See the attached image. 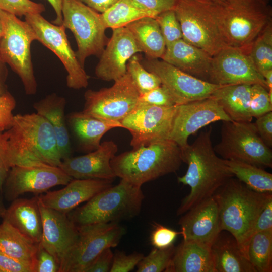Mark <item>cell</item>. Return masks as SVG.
I'll return each instance as SVG.
<instances>
[{"mask_svg": "<svg viewBox=\"0 0 272 272\" xmlns=\"http://www.w3.org/2000/svg\"><path fill=\"white\" fill-rule=\"evenodd\" d=\"M0 10L17 17L31 14H41L45 11L44 6L31 0H0Z\"/></svg>", "mask_w": 272, "mask_h": 272, "instance_id": "60d3db41", "label": "cell"}, {"mask_svg": "<svg viewBox=\"0 0 272 272\" xmlns=\"http://www.w3.org/2000/svg\"><path fill=\"white\" fill-rule=\"evenodd\" d=\"M259 1H263V2H265L268 3L269 0H259Z\"/></svg>", "mask_w": 272, "mask_h": 272, "instance_id": "6125c7cd", "label": "cell"}, {"mask_svg": "<svg viewBox=\"0 0 272 272\" xmlns=\"http://www.w3.org/2000/svg\"><path fill=\"white\" fill-rule=\"evenodd\" d=\"M221 140L214 147L222 159L259 167H272V150L262 140L254 123L222 121Z\"/></svg>", "mask_w": 272, "mask_h": 272, "instance_id": "9c48e42d", "label": "cell"}, {"mask_svg": "<svg viewBox=\"0 0 272 272\" xmlns=\"http://www.w3.org/2000/svg\"><path fill=\"white\" fill-rule=\"evenodd\" d=\"M62 25L73 34L77 57L84 67L87 58L99 57L107 42L101 13L79 0H62Z\"/></svg>", "mask_w": 272, "mask_h": 272, "instance_id": "30bf717a", "label": "cell"}, {"mask_svg": "<svg viewBox=\"0 0 272 272\" xmlns=\"http://www.w3.org/2000/svg\"><path fill=\"white\" fill-rule=\"evenodd\" d=\"M15 106V99L9 91L0 95V128L3 131L12 125L14 117L12 112Z\"/></svg>", "mask_w": 272, "mask_h": 272, "instance_id": "bcb514c9", "label": "cell"}, {"mask_svg": "<svg viewBox=\"0 0 272 272\" xmlns=\"http://www.w3.org/2000/svg\"><path fill=\"white\" fill-rule=\"evenodd\" d=\"M125 27L132 35L141 52L145 54L146 58L161 59L166 50V44L155 17L141 18Z\"/></svg>", "mask_w": 272, "mask_h": 272, "instance_id": "1f68e13d", "label": "cell"}, {"mask_svg": "<svg viewBox=\"0 0 272 272\" xmlns=\"http://www.w3.org/2000/svg\"><path fill=\"white\" fill-rule=\"evenodd\" d=\"M87 6L96 11L102 13L118 0H79Z\"/></svg>", "mask_w": 272, "mask_h": 272, "instance_id": "db71d44e", "label": "cell"}, {"mask_svg": "<svg viewBox=\"0 0 272 272\" xmlns=\"http://www.w3.org/2000/svg\"><path fill=\"white\" fill-rule=\"evenodd\" d=\"M213 57L183 39L166 47L161 59L194 77L208 82Z\"/></svg>", "mask_w": 272, "mask_h": 272, "instance_id": "cb8c5ba5", "label": "cell"}, {"mask_svg": "<svg viewBox=\"0 0 272 272\" xmlns=\"http://www.w3.org/2000/svg\"><path fill=\"white\" fill-rule=\"evenodd\" d=\"M114 82L108 88L87 90L82 111L106 120L119 122L129 114L138 103L140 93L127 73Z\"/></svg>", "mask_w": 272, "mask_h": 272, "instance_id": "4fadbf2b", "label": "cell"}, {"mask_svg": "<svg viewBox=\"0 0 272 272\" xmlns=\"http://www.w3.org/2000/svg\"><path fill=\"white\" fill-rule=\"evenodd\" d=\"M2 218L27 238L36 243H40L42 222L38 195L31 199L17 198L13 200Z\"/></svg>", "mask_w": 272, "mask_h": 272, "instance_id": "d4e9b609", "label": "cell"}, {"mask_svg": "<svg viewBox=\"0 0 272 272\" xmlns=\"http://www.w3.org/2000/svg\"><path fill=\"white\" fill-rule=\"evenodd\" d=\"M269 230H272V198L268 201L246 237L245 248L246 256L247 247L251 238L257 233Z\"/></svg>", "mask_w": 272, "mask_h": 272, "instance_id": "f6af8a7d", "label": "cell"}, {"mask_svg": "<svg viewBox=\"0 0 272 272\" xmlns=\"http://www.w3.org/2000/svg\"><path fill=\"white\" fill-rule=\"evenodd\" d=\"M111 248L103 250L86 269L85 272H109L110 271L114 254Z\"/></svg>", "mask_w": 272, "mask_h": 272, "instance_id": "f907efd6", "label": "cell"}, {"mask_svg": "<svg viewBox=\"0 0 272 272\" xmlns=\"http://www.w3.org/2000/svg\"><path fill=\"white\" fill-rule=\"evenodd\" d=\"M258 134L264 143L272 148V111L256 118L254 123Z\"/></svg>", "mask_w": 272, "mask_h": 272, "instance_id": "816d5d0a", "label": "cell"}, {"mask_svg": "<svg viewBox=\"0 0 272 272\" xmlns=\"http://www.w3.org/2000/svg\"><path fill=\"white\" fill-rule=\"evenodd\" d=\"M216 2L178 0L174 8L181 26L182 39L212 57L227 46L215 16Z\"/></svg>", "mask_w": 272, "mask_h": 272, "instance_id": "ba28073f", "label": "cell"}, {"mask_svg": "<svg viewBox=\"0 0 272 272\" xmlns=\"http://www.w3.org/2000/svg\"><path fill=\"white\" fill-rule=\"evenodd\" d=\"M67 127L84 151L90 152L99 148L103 136L114 128H123L119 121L106 120L83 111L74 112L66 117Z\"/></svg>", "mask_w": 272, "mask_h": 272, "instance_id": "484cf974", "label": "cell"}, {"mask_svg": "<svg viewBox=\"0 0 272 272\" xmlns=\"http://www.w3.org/2000/svg\"><path fill=\"white\" fill-rule=\"evenodd\" d=\"M212 127L200 132L194 142L181 149L183 162L188 165L185 174L178 177L179 183L190 188L182 200L177 215L184 214L191 208L213 196L228 179L234 177L224 159L215 152L211 140Z\"/></svg>", "mask_w": 272, "mask_h": 272, "instance_id": "6da1fadb", "label": "cell"}, {"mask_svg": "<svg viewBox=\"0 0 272 272\" xmlns=\"http://www.w3.org/2000/svg\"><path fill=\"white\" fill-rule=\"evenodd\" d=\"M59 264L55 257L39 243L34 272H59Z\"/></svg>", "mask_w": 272, "mask_h": 272, "instance_id": "c3c4849f", "label": "cell"}, {"mask_svg": "<svg viewBox=\"0 0 272 272\" xmlns=\"http://www.w3.org/2000/svg\"><path fill=\"white\" fill-rule=\"evenodd\" d=\"M6 64L0 57V95L8 91L6 84L8 74Z\"/></svg>", "mask_w": 272, "mask_h": 272, "instance_id": "11a10c76", "label": "cell"}, {"mask_svg": "<svg viewBox=\"0 0 272 272\" xmlns=\"http://www.w3.org/2000/svg\"><path fill=\"white\" fill-rule=\"evenodd\" d=\"M175 248L173 245L163 249L154 248L139 262L137 271H165L173 255Z\"/></svg>", "mask_w": 272, "mask_h": 272, "instance_id": "74e56055", "label": "cell"}, {"mask_svg": "<svg viewBox=\"0 0 272 272\" xmlns=\"http://www.w3.org/2000/svg\"><path fill=\"white\" fill-rule=\"evenodd\" d=\"M66 100L55 93L47 95L33 104L36 113L46 118L54 131L62 161L72 156V147L65 116Z\"/></svg>", "mask_w": 272, "mask_h": 272, "instance_id": "83f0119b", "label": "cell"}, {"mask_svg": "<svg viewBox=\"0 0 272 272\" xmlns=\"http://www.w3.org/2000/svg\"><path fill=\"white\" fill-rule=\"evenodd\" d=\"M53 8L56 17L52 23L57 25H61L62 23V0H47Z\"/></svg>", "mask_w": 272, "mask_h": 272, "instance_id": "9f6ffc18", "label": "cell"}, {"mask_svg": "<svg viewBox=\"0 0 272 272\" xmlns=\"http://www.w3.org/2000/svg\"><path fill=\"white\" fill-rule=\"evenodd\" d=\"M8 130L0 132V194H3V186L11 168L8 159Z\"/></svg>", "mask_w": 272, "mask_h": 272, "instance_id": "681fc988", "label": "cell"}, {"mask_svg": "<svg viewBox=\"0 0 272 272\" xmlns=\"http://www.w3.org/2000/svg\"><path fill=\"white\" fill-rule=\"evenodd\" d=\"M271 7L259 0H225L216 3L215 16L227 46L249 50L271 22Z\"/></svg>", "mask_w": 272, "mask_h": 272, "instance_id": "5b68a950", "label": "cell"}, {"mask_svg": "<svg viewBox=\"0 0 272 272\" xmlns=\"http://www.w3.org/2000/svg\"><path fill=\"white\" fill-rule=\"evenodd\" d=\"M165 272H216L211 246L183 240L177 247Z\"/></svg>", "mask_w": 272, "mask_h": 272, "instance_id": "4316f807", "label": "cell"}, {"mask_svg": "<svg viewBox=\"0 0 272 272\" xmlns=\"http://www.w3.org/2000/svg\"><path fill=\"white\" fill-rule=\"evenodd\" d=\"M38 203L42 222L40 244L55 257L60 265L77 240L78 227L66 214L44 206L39 198Z\"/></svg>", "mask_w": 272, "mask_h": 272, "instance_id": "ffe728a7", "label": "cell"}, {"mask_svg": "<svg viewBox=\"0 0 272 272\" xmlns=\"http://www.w3.org/2000/svg\"><path fill=\"white\" fill-rule=\"evenodd\" d=\"M211 250L216 272H255L230 233L222 231L212 244Z\"/></svg>", "mask_w": 272, "mask_h": 272, "instance_id": "f1b7e54d", "label": "cell"}, {"mask_svg": "<svg viewBox=\"0 0 272 272\" xmlns=\"http://www.w3.org/2000/svg\"><path fill=\"white\" fill-rule=\"evenodd\" d=\"M178 224L183 240L198 242L211 246L222 231L219 207L214 196L186 212Z\"/></svg>", "mask_w": 272, "mask_h": 272, "instance_id": "44dd1931", "label": "cell"}, {"mask_svg": "<svg viewBox=\"0 0 272 272\" xmlns=\"http://www.w3.org/2000/svg\"><path fill=\"white\" fill-rule=\"evenodd\" d=\"M140 60L146 70L159 77L176 105L210 97L222 86L194 77L162 59L140 57Z\"/></svg>", "mask_w": 272, "mask_h": 272, "instance_id": "2e32d148", "label": "cell"}, {"mask_svg": "<svg viewBox=\"0 0 272 272\" xmlns=\"http://www.w3.org/2000/svg\"><path fill=\"white\" fill-rule=\"evenodd\" d=\"M139 52L141 50L126 27L112 29L95 67L96 77L106 81L119 79L127 73L128 60Z\"/></svg>", "mask_w": 272, "mask_h": 272, "instance_id": "d6986e66", "label": "cell"}, {"mask_svg": "<svg viewBox=\"0 0 272 272\" xmlns=\"http://www.w3.org/2000/svg\"><path fill=\"white\" fill-rule=\"evenodd\" d=\"M144 195L141 186L121 179L69 214L77 226L107 223L132 218L140 212Z\"/></svg>", "mask_w": 272, "mask_h": 272, "instance_id": "8992f818", "label": "cell"}, {"mask_svg": "<svg viewBox=\"0 0 272 272\" xmlns=\"http://www.w3.org/2000/svg\"><path fill=\"white\" fill-rule=\"evenodd\" d=\"M234 176L250 189L261 193H272V174L257 166L225 160Z\"/></svg>", "mask_w": 272, "mask_h": 272, "instance_id": "d6a6232c", "label": "cell"}, {"mask_svg": "<svg viewBox=\"0 0 272 272\" xmlns=\"http://www.w3.org/2000/svg\"><path fill=\"white\" fill-rule=\"evenodd\" d=\"M249 54L261 74L272 70V23L270 22L250 46Z\"/></svg>", "mask_w": 272, "mask_h": 272, "instance_id": "d590c367", "label": "cell"}, {"mask_svg": "<svg viewBox=\"0 0 272 272\" xmlns=\"http://www.w3.org/2000/svg\"><path fill=\"white\" fill-rule=\"evenodd\" d=\"M117 151L113 141H105L87 154L63 160L59 167L73 179L113 180L116 176L110 161Z\"/></svg>", "mask_w": 272, "mask_h": 272, "instance_id": "7402d4cb", "label": "cell"}, {"mask_svg": "<svg viewBox=\"0 0 272 272\" xmlns=\"http://www.w3.org/2000/svg\"><path fill=\"white\" fill-rule=\"evenodd\" d=\"M0 19L3 25V32L0 37V57L19 77L26 94L34 95L37 84L32 61L31 45L36 40L35 33L27 22L2 10Z\"/></svg>", "mask_w": 272, "mask_h": 272, "instance_id": "52a82bcc", "label": "cell"}, {"mask_svg": "<svg viewBox=\"0 0 272 272\" xmlns=\"http://www.w3.org/2000/svg\"><path fill=\"white\" fill-rule=\"evenodd\" d=\"M77 227L78 238L60 263L59 272H85L103 250L116 247L125 234L117 222Z\"/></svg>", "mask_w": 272, "mask_h": 272, "instance_id": "8fae6325", "label": "cell"}, {"mask_svg": "<svg viewBox=\"0 0 272 272\" xmlns=\"http://www.w3.org/2000/svg\"><path fill=\"white\" fill-rule=\"evenodd\" d=\"M3 32V25L1 21V20L0 19V37L2 35Z\"/></svg>", "mask_w": 272, "mask_h": 272, "instance_id": "91938a15", "label": "cell"}, {"mask_svg": "<svg viewBox=\"0 0 272 272\" xmlns=\"http://www.w3.org/2000/svg\"><path fill=\"white\" fill-rule=\"evenodd\" d=\"M232 121L221 105L212 97L176 105L168 140L180 149L199 129L218 121Z\"/></svg>", "mask_w": 272, "mask_h": 272, "instance_id": "ac0fdd59", "label": "cell"}, {"mask_svg": "<svg viewBox=\"0 0 272 272\" xmlns=\"http://www.w3.org/2000/svg\"><path fill=\"white\" fill-rule=\"evenodd\" d=\"M268 91L272 89V70L264 72L262 74Z\"/></svg>", "mask_w": 272, "mask_h": 272, "instance_id": "6f0895ef", "label": "cell"}, {"mask_svg": "<svg viewBox=\"0 0 272 272\" xmlns=\"http://www.w3.org/2000/svg\"><path fill=\"white\" fill-rule=\"evenodd\" d=\"M249 51L227 45L223 47L213 56L208 82L221 86L258 84L267 90Z\"/></svg>", "mask_w": 272, "mask_h": 272, "instance_id": "e0dca14e", "label": "cell"}, {"mask_svg": "<svg viewBox=\"0 0 272 272\" xmlns=\"http://www.w3.org/2000/svg\"><path fill=\"white\" fill-rule=\"evenodd\" d=\"M73 178L59 167L40 164L12 167L5 181L3 194L10 201L25 193L36 194L58 185H65Z\"/></svg>", "mask_w": 272, "mask_h": 272, "instance_id": "9a60e30c", "label": "cell"}, {"mask_svg": "<svg viewBox=\"0 0 272 272\" xmlns=\"http://www.w3.org/2000/svg\"><path fill=\"white\" fill-rule=\"evenodd\" d=\"M11 167L45 164L59 167L62 160L53 128L36 113L14 115L8 130Z\"/></svg>", "mask_w": 272, "mask_h": 272, "instance_id": "7a4b0ae2", "label": "cell"}, {"mask_svg": "<svg viewBox=\"0 0 272 272\" xmlns=\"http://www.w3.org/2000/svg\"><path fill=\"white\" fill-rule=\"evenodd\" d=\"M142 253L134 252L126 255L124 252L117 251L114 254L110 272H129L133 269L144 257Z\"/></svg>", "mask_w": 272, "mask_h": 272, "instance_id": "ee69618b", "label": "cell"}, {"mask_svg": "<svg viewBox=\"0 0 272 272\" xmlns=\"http://www.w3.org/2000/svg\"><path fill=\"white\" fill-rule=\"evenodd\" d=\"M39 243L23 235L8 222L0 224V251L27 265L34 272Z\"/></svg>", "mask_w": 272, "mask_h": 272, "instance_id": "4dcf8cb0", "label": "cell"}, {"mask_svg": "<svg viewBox=\"0 0 272 272\" xmlns=\"http://www.w3.org/2000/svg\"><path fill=\"white\" fill-rule=\"evenodd\" d=\"M247 257L255 272L272 271V230L259 232L251 238Z\"/></svg>", "mask_w": 272, "mask_h": 272, "instance_id": "836d02e7", "label": "cell"}, {"mask_svg": "<svg viewBox=\"0 0 272 272\" xmlns=\"http://www.w3.org/2000/svg\"><path fill=\"white\" fill-rule=\"evenodd\" d=\"M155 18L160 27L166 47L182 39L181 26L174 9L162 12Z\"/></svg>", "mask_w": 272, "mask_h": 272, "instance_id": "f35d334b", "label": "cell"}, {"mask_svg": "<svg viewBox=\"0 0 272 272\" xmlns=\"http://www.w3.org/2000/svg\"><path fill=\"white\" fill-rule=\"evenodd\" d=\"M176 105L158 107L138 102L120 121L131 135L130 145L133 149L168 140Z\"/></svg>", "mask_w": 272, "mask_h": 272, "instance_id": "5bb4252c", "label": "cell"}, {"mask_svg": "<svg viewBox=\"0 0 272 272\" xmlns=\"http://www.w3.org/2000/svg\"><path fill=\"white\" fill-rule=\"evenodd\" d=\"M211 1H214V2H218V3H223L225 0H211Z\"/></svg>", "mask_w": 272, "mask_h": 272, "instance_id": "94428289", "label": "cell"}, {"mask_svg": "<svg viewBox=\"0 0 272 272\" xmlns=\"http://www.w3.org/2000/svg\"><path fill=\"white\" fill-rule=\"evenodd\" d=\"M182 162L180 148L165 140L115 155L110 164L116 177L142 186L176 172Z\"/></svg>", "mask_w": 272, "mask_h": 272, "instance_id": "277c9868", "label": "cell"}, {"mask_svg": "<svg viewBox=\"0 0 272 272\" xmlns=\"http://www.w3.org/2000/svg\"><path fill=\"white\" fill-rule=\"evenodd\" d=\"M270 111H272V102L269 98L268 91L261 85H252L249 103L251 116L257 118Z\"/></svg>", "mask_w": 272, "mask_h": 272, "instance_id": "ab89813d", "label": "cell"}, {"mask_svg": "<svg viewBox=\"0 0 272 272\" xmlns=\"http://www.w3.org/2000/svg\"><path fill=\"white\" fill-rule=\"evenodd\" d=\"M4 131L1 128H0V132Z\"/></svg>", "mask_w": 272, "mask_h": 272, "instance_id": "be15d7a7", "label": "cell"}, {"mask_svg": "<svg viewBox=\"0 0 272 272\" xmlns=\"http://www.w3.org/2000/svg\"><path fill=\"white\" fill-rule=\"evenodd\" d=\"M25 21L32 28L36 40L52 51L60 59L66 71L67 86L73 89L86 88L89 76L80 63L65 33V28L45 19L41 14L25 16Z\"/></svg>", "mask_w": 272, "mask_h": 272, "instance_id": "7c38bea8", "label": "cell"}, {"mask_svg": "<svg viewBox=\"0 0 272 272\" xmlns=\"http://www.w3.org/2000/svg\"><path fill=\"white\" fill-rule=\"evenodd\" d=\"M0 272H32V270L0 251Z\"/></svg>", "mask_w": 272, "mask_h": 272, "instance_id": "f5cc1de1", "label": "cell"}, {"mask_svg": "<svg viewBox=\"0 0 272 272\" xmlns=\"http://www.w3.org/2000/svg\"><path fill=\"white\" fill-rule=\"evenodd\" d=\"M251 85L222 86L210 97L217 101L232 121L251 122L253 117L249 112Z\"/></svg>", "mask_w": 272, "mask_h": 272, "instance_id": "f546056e", "label": "cell"}, {"mask_svg": "<svg viewBox=\"0 0 272 272\" xmlns=\"http://www.w3.org/2000/svg\"><path fill=\"white\" fill-rule=\"evenodd\" d=\"M150 237L151 244L154 248L163 249L173 245L181 232L176 231L161 224L155 223Z\"/></svg>", "mask_w": 272, "mask_h": 272, "instance_id": "7bdbcfd3", "label": "cell"}, {"mask_svg": "<svg viewBox=\"0 0 272 272\" xmlns=\"http://www.w3.org/2000/svg\"><path fill=\"white\" fill-rule=\"evenodd\" d=\"M126 71L140 95L148 92L161 85L159 77L143 66L140 62V57L137 54L128 60Z\"/></svg>", "mask_w": 272, "mask_h": 272, "instance_id": "8d00e7d4", "label": "cell"}, {"mask_svg": "<svg viewBox=\"0 0 272 272\" xmlns=\"http://www.w3.org/2000/svg\"><path fill=\"white\" fill-rule=\"evenodd\" d=\"M101 14L106 28L112 30L125 27L130 23L144 17H154L129 0H118Z\"/></svg>", "mask_w": 272, "mask_h": 272, "instance_id": "e575fe53", "label": "cell"}, {"mask_svg": "<svg viewBox=\"0 0 272 272\" xmlns=\"http://www.w3.org/2000/svg\"><path fill=\"white\" fill-rule=\"evenodd\" d=\"M113 180L73 179L64 188L47 192L38 196V198L44 206L67 214L81 203L112 186Z\"/></svg>", "mask_w": 272, "mask_h": 272, "instance_id": "603a6c76", "label": "cell"}, {"mask_svg": "<svg viewBox=\"0 0 272 272\" xmlns=\"http://www.w3.org/2000/svg\"><path fill=\"white\" fill-rule=\"evenodd\" d=\"M138 102L158 107H169L176 105L168 90L162 84L148 92L140 95Z\"/></svg>", "mask_w": 272, "mask_h": 272, "instance_id": "b9f144b4", "label": "cell"}, {"mask_svg": "<svg viewBox=\"0 0 272 272\" xmlns=\"http://www.w3.org/2000/svg\"><path fill=\"white\" fill-rule=\"evenodd\" d=\"M4 202L3 201L2 194H0V217L2 218L6 211Z\"/></svg>", "mask_w": 272, "mask_h": 272, "instance_id": "680465c9", "label": "cell"}, {"mask_svg": "<svg viewBox=\"0 0 272 272\" xmlns=\"http://www.w3.org/2000/svg\"><path fill=\"white\" fill-rule=\"evenodd\" d=\"M214 196L219 207L221 230L230 233L236 239L247 257L246 237L272 198V193L253 190L233 177L221 186Z\"/></svg>", "mask_w": 272, "mask_h": 272, "instance_id": "3957f363", "label": "cell"}, {"mask_svg": "<svg viewBox=\"0 0 272 272\" xmlns=\"http://www.w3.org/2000/svg\"><path fill=\"white\" fill-rule=\"evenodd\" d=\"M154 17L164 11L173 9L178 0H129Z\"/></svg>", "mask_w": 272, "mask_h": 272, "instance_id": "7dc6e473", "label": "cell"}]
</instances>
